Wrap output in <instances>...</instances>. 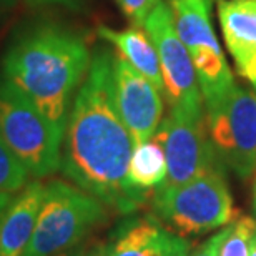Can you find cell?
Wrapping results in <instances>:
<instances>
[{
  "instance_id": "cell-13",
  "label": "cell",
  "mask_w": 256,
  "mask_h": 256,
  "mask_svg": "<svg viewBox=\"0 0 256 256\" xmlns=\"http://www.w3.org/2000/svg\"><path fill=\"white\" fill-rule=\"evenodd\" d=\"M40 182L27 183L0 216V256H24L34 236L35 223L44 198Z\"/></svg>"
},
{
  "instance_id": "cell-23",
  "label": "cell",
  "mask_w": 256,
  "mask_h": 256,
  "mask_svg": "<svg viewBox=\"0 0 256 256\" xmlns=\"http://www.w3.org/2000/svg\"><path fill=\"white\" fill-rule=\"evenodd\" d=\"M250 256H256V234H254V240H253V246H252V252H250Z\"/></svg>"
},
{
  "instance_id": "cell-6",
  "label": "cell",
  "mask_w": 256,
  "mask_h": 256,
  "mask_svg": "<svg viewBox=\"0 0 256 256\" xmlns=\"http://www.w3.org/2000/svg\"><path fill=\"white\" fill-rule=\"evenodd\" d=\"M206 106V132L218 158L240 178L256 172V92L234 84Z\"/></svg>"
},
{
  "instance_id": "cell-24",
  "label": "cell",
  "mask_w": 256,
  "mask_h": 256,
  "mask_svg": "<svg viewBox=\"0 0 256 256\" xmlns=\"http://www.w3.org/2000/svg\"><path fill=\"white\" fill-rule=\"evenodd\" d=\"M34 2H40V4H45V2H64V0H34Z\"/></svg>"
},
{
  "instance_id": "cell-5",
  "label": "cell",
  "mask_w": 256,
  "mask_h": 256,
  "mask_svg": "<svg viewBox=\"0 0 256 256\" xmlns=\"http://www.w3.org/2000/svg\"><path fill=\"white\" fill-rule=\"evenodd\" d=\"M0 136L30 176L44 178L60 168L64 136L5 78L0 82Z\"/></svg>"
},
{
  "instance_id": "cell-12",
  "label": "cell",
  "mask_w": 256,
  "mask_h": 256,
  "mask_svg": "<svg viewBox=\"0 0 256 256\" xmlns=\"http://www.w3.org/2000/svg\"><path fill=\"white\" fill-rule=\"evenodd\" d=\"M218 20L238 74L256 88V0H220Z\"/></svg>"
},
{
  "instance_id": "cell-3",
  "label": "cell",
  "mask_w": 256,
  "mask_h": 256,
  "mask_svg": "<svg viewBox=\"0 0 256 256\" xmlns=\"http://www.w3.org/2000/svg\"><path fill=\"white\" fill-rule=\"evenodd\" d=\"M152 204L155 216L185 238L226 226L236 218L232 193L220 168L182 185L158 186Z\"/></svg>"
},
{
  "instance_id": "cell-9",
  "label": "cell",
  "mask_w": 256,
  "mask_h": 256,
  "mask_svg": "<svg viewBox=\"0 0 256 256\" xmlns=\"http://www.w3.org/2000/svg\"><path fill=\"white\" fill-rule=\"evenodd\" d=\"M155 45L168 104L194 114H203V95L196 72L185 44L178 37L172 7L160 2L142 25Z\"/></svg>"
},
{
  "instance_id": "cell-15",
  "label": "cell",
  "mask_w": 256,
  "mask_h": 256,
  "mask_svg": "<svg viewBox=\"0 0 256 256\" xmlns=\"http://www.w3.org/2000/svg\"><path fill=\"white\" fill-rule=\"evenodd\" d=\"M166 180V158L163 146L155 136L133 146L128 182L136 192L150 194Z\"/></svg>"
},
{
  "instance_id": "cell-11",
  "label": "cell",
  "mask_w": 256,
  "mask_h": 256,
  "mask_svg": "<svg viewBox=\"0 0 256 256\" xmlns=\"http://www.w3.org/2000/svg\"><path fill=\"white\" fill-rule=\"evenodd\" d=\"M106 244V256H188L190 242L166 228L155 214L122 223Z\"/></svg>"
},
{
  "instance_id": "cell-2",
  "label": "cell",
  "mask_w": 256,
  "mask_h": 256,
  "mask_svg": "<svg viewBox=\"0 0 256 256\" xmlns=\"http://www.w3.org/2000/svg\"><path fill=\"white\" fill-rule=\"evenodd\" d=\"M90 62V52L78 35L58 27H44L10 50L4 60V76L64 136L72 96Z\"/></svg>"
},
{
  "instance_id": "cell-20",
  "label": "cell",
  "mask_w": 256,
  "mask_h": 256,
  "mask_svg": "<svg viewBox=\"0 0 256 256\" xmlns=\"http://www.w3.org/2000/svg\"><path fill=\"white\" fill-rule=\"evenodd\" d=\"M85 256H106V244L105 243H96L94 246L86 248Z\"/></svg>"
},
{
  "instance_id": "cell-10",
  "label": "cell",
  "mask_w": 256,
  "mask_h": 256,
  "mask_svg": "<svg viewBox=\"0 0 256 256\" xmlns=\"http://www.w3.org/2000/svg\"><path fill=\"white\" fill-rule=\"evenodd\" d=\"M112 90L115 108L135 145L155 136L163 118L160 90L124 57L112 60Z\"/></svg>"
},
{
  "instance_id": "cell-16",
  "label": "cell",
  "mask_w": 256,
  "mask_h": 256,
  "mask_svg": "<svg viewBox=\"0 0 256 256\" xmlns=\"http://www.w3.org/2000/svg\"><path fill=\"white\" fill-rule=\"evenodd\" d=\"M256 234V222L252 216H238L228 224V233L220 256H250Z\"/></svg>"
},
{
  "instance_id": "cell-25",
  "label": "cell",
  "mask_w": 256,
  "mask_h": 256,
  "mask_svg": "<svg viewBox=\"0 0 256 256\" xmlns=\"http://www.w3.org/2000/svg\"><path fill=\"white\" fill-rule=\"evenodd\" d=\"M254 214H256V185H254Z\"/></svg>"
},
{
  "instance_id": "cell-4",
  "label": "cell",
  "mask_w": 256,
  "mask_h": 256,
  "mask_svg": "<svg viewBox=\"0 0 256 256\" xmlns=\"http://www.w3.org/2000/svg\"><path fill=\"white\" fill-rule=\"evenodd\" d=\"M105 218V204L90 193L62 180L48 182L24 256H55L74 248Z\"/></svg>"
},
{
  "instance_id": "cell-8",
  "label": "cell",
  "mask_w": 256,
  "mask_h": 256,
  "mask_svg": "<svg viewBox=\"0 0 256 256\" xmlns=\"http://www.w3.org/2000/svg\"><path fill=\"white\" fill-rule=\"evenodd\" d=\"M155 138L166 158V180L163 185H182L220 168L203 114L170 106V114L162 118Z\"/></svg>"
},
{
  "instance_id": "cell-1",
  "label": "cell",
  "mask_w": 256,
  "mask_h": 256,
  "mask_svg": "<svg viewBox=\"0 0 256 256\" xmlns=\"http://www.w3.org/2000/svg\"><path fill=\"white\" fill-rule=\"evenodd\" d=\"M112 60L106 52L92 58L70 106L60 170L105 206L130 214L146 202L148 194L136 192L128 182L135 142L115 108Z\"/></svg>"
},
{
  "instance_id": "cell-18",
  "label": "cell",
  "mask_w": 256,
  "mask_h": 256,
  "mask_svg": "<svg viewBox=\"0 0 256 256\" xmlns=\"http://www.w3.org/2000/svg\"><path fill=\"white\" fill-rule=\"evenodd\" d=\"M125 15L135 25H143L145 18L162 0H116Z\"/></svg>"
},
{
  "instance_id": "cell-19",
  "label": "cell",
  "mask_w": 256,
  "mask_h": 256,
  "mask_svg": "<svg viewBox=\"0 0 256 256\" xmlns=\"http://www.w3.org/2000/svg\"><path fill=\"white\" fill-rule=\"evenodd\" d=\"M226 233H228V228H223L222 232H218L216 234H213L212 238H208L203 244H200L193 253H188V256H220L222 244L224 242Z\"/></svg>"
},
{
  "instance_id": "cell-14",
  "label": "cell",
  "mask_w": 256,
  "mask_h": 256,
  "mask_svg": "<svg viewBox=\"0 0 256 256\" xmlns=\"http://www.w3.org/2000/svg\"><path fill=\"white\" fill-rule=\"evenodd\" d=\"M98 35L102 38L108 40L110 44H114L122 57L133 68H136L158 90L163 92V76L155 45L138 25H133V27H128L125 30L100 27Z\"/></svg>"
},
{
  "instance_id": "cell-17",
  "label": "cell",
  "mask_w": 256,
  "mask_h": 256,
  "mask_svg": "<svg viewBox=\"0 0 256 256\" xmlns=\"http://www.w3.org/2000/svg\"><path fill=\"white\" fill-rule=\"evenodd\" d=\"M28 172L0 136V193H15L27 185Z\"/></svg>"
},
{
  "instance_id": "cell-7",
  "label": "cell",
  "mask_w": 256,
  "mask_h": 256,
  "mask_svg": "<svg viewBox=\"0 0 256 256\" xmlns=\"http://www.w3.org/2000/svg\"><path fill=\"white\" fill-rule=\"evenodd\" d=\"M172 12L178 37L192 57L204 104L218 100L234 86V80L213 32L208 0H172Z\"/></svg>"
},
{
  "instance_id": "cell-22",
  "label": "cell",
  "mask_w": 256,
  "mask_h": 256,
  "mask_svg": "<svg viewBox=\"0 0 256 256\" xmlns=\"http://www.w3.org/2000/svg\"><path fill=\"white\" fill-rule=\"evenodd\" d=\"M10 200H12V193H0V216H2L4 210L10 203Z\"/></svg>"
},
{
  "instance_id": "cell-21",
  "label": "cell",
  "mask_w": 256,
  "mask_h": 256,
  "mask_svg": "<svg viewBox=\"0 0 256 256\" xmlns=\"http://www.w3.org/2000/svg\"><path fill=\"white\" fill-rule=\"evenodd\" d=\"M85 253H86V246L80 243V244H76V246L65 250V252L55 254V256H85Z\"/></svg>"
}]
</instances>
